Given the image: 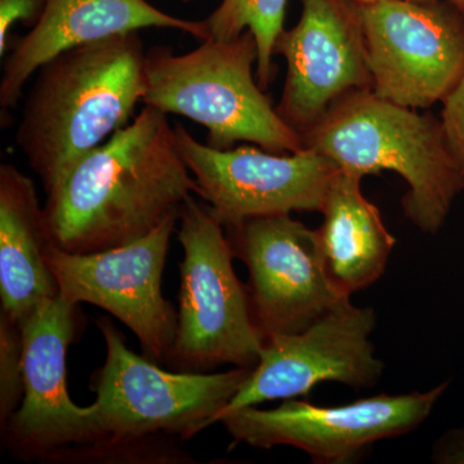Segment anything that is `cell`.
<instances>
[{
	"mask_svg": "<svg viewBox=\"0 0 464 464\" xmlns=\"http://www.w3.org/2000/svg\"><path fill=\"white\" fill-rule=\"evenodd\" d=\"M441 127L464 186V75L442 101Z\"/></svg>",
	"mask_w": 464,
	"mask_h": 464,
	"instance_id": "cell-20",
	"label": "cell"
},
{
	"mask_svg": "<svg viewBox=\"0 0 464 464\" xmlns=\"http://www.w3.org/2000/svg\"><path fill=\"white\" fill-rule=\"evenodd\" d=\"M375 324L373 308L353 306L347 297L304 332L266 338L258 364L217 422L235 409L307 396L322 382L372 389L384 371L371 341Z\"/></svg>",
	"mask_w": 464,
	"mask_h": 464,
	"instance_id": "cell-13",
	"label": "cell"
},
{
	"mask_svg": "<svg viewBox=\"0 0 464 464\" xmlns=\"http://www.w3.org/2000/svg\"><path fill=\"white\" fill-rule=\"evenodd\" d=\"M78 304L57 297L21 322L24 398L2 431L8 450L26 459L53 458L100 440L96 405L79 406L67 391V350L75 337Z\"/></svg>",
	"mask_w": 464,
	"mask_h": 464,
	"instance_id": "cell-12",
	"label": "cell"
},
{
	"mask_svg": "<svg viewBox=\"0 0 464 464\" xmlns=\"http://www.w3.org/2000/svg\"><path fill=\"white\" fill-rule=\"evenodd\" d=\"M362 179L338 168L320 209L323 224L316 234L323 265L341 297L377 282L396 244L380 209L362 195Z\"/></svg>",
	"mask_w": 464,
	"mask_h": 464,
	"instance_id": "cell-17",
	"label": "cell"
},
{
	"mask_svg": "<svg viewBox=\"0 0 464 464\" xmlns=\"http://www.w3.org/2000/svg\"><path fill=\"white\" fill-rule=\"evenodd\" d=\"M179 221L181 289L167 365L185 373H207L225 364L255 368L265 340L253 317L248 286L235 274L224 225L195 197L185 201Z\"/></svg>",
	"mask_w": 464,
	"mask_h": 464,
	"instance_id": "cell-6",
	"label": "cell"
},
{
	"mask_svg": "<svg viewBox=\"0 0 464 464\" xmlns=\"http://www.w3.org/2000/svg\"><path fill=\"white\" fill-rule=\"evenodd\" d=\"M362 14L377 96L429 109L463 78L464 18L448 0H386Z\"/></svg>",
	"mask_w": 464,
	"mask_h": 464,
	"instance_id": "cell-9",
	"label": "cell"
},
{
	"mask_svg": "<svg viewBox=\"0 0 464 464\" xmlns=\"http://www.w3.org/2000/svg\"><path fill=\"white\" fill-rule=\"evenodd\" d=\"M234 257L249 270V298L264 340L304 332L343 298L333 288L316 230L290 215L225 227Z\"/></svg>",
	"mask_w": 464,
	"mask_h": 464,
	"instance_id": "cell-14",
	"label": "cell"
},
{
	"mask_svg": "<svg viewBox=\"0 0 464 464\" xmlns=\"http://www.w3.org/2000/svg\"><path fill=\"white\" fill-rule=\"evenodd\" d=\"M357 5L365 7V5H377V3L386 2V0H353ZM414 2H435V0H414Z\"/></svg>",
	"mask_w": 464,
	"mask_h": 464,
	"instance_id": "cell-23",
	"label": "cell"
},
{
	"mask_svg": "<svg viewBox=\"0 0 464 464\" xmlns=\"http://www.w3.org/2000/svg\"><path fill=\"white\" fill-rule=\"evenodd\" d=\"M450 382L427 392L381 395L353 404L319 406L295 399L275 409L246 406L219 417L226 431L250 447L301 449L314 463L353 462L381 440L414 431L431 415Z\"/></svg>",
	"mask_w": 464,
	"mask_h": 464,
	"instance_id": "cell-7",
	"label": "cell"
},
{
	"mask_svg": "<svg viewBox=\"0 0 464 464\" xmlns=\"http://www.w3.org/2000/svg\"><path fill=\"white\" fill-rule=\"evenodd\" d=\"M47 0H0V56L9 51V36L16 24L33 27L44 11Z\"/></svg>",
	"mask_w": 464,
	"mask_h": 464,
	"instance_id": "cell-21",
	"label": "cell"
},
{
	"mask_svg": "<svg viewBox=\"0 0 464 464\" xmlns=\"http://www.w3.org/2000/svg\"><path fill=\"white\" fill-rule=\"evenodd\" d=\"M302 14L284 30L275 56L286 63L277 114L302 137L342 100L373 91L362 5L353 0H299Z\"/></svg>",
	"mask_w": 464,
	"mask_h": 464,
	"instance_id": "cell-11",
	"label": "cell"
},
{
	"mask_svg": "<svg viewBox=\"0 0 464 464\" xmlns=\"http://www.w3.org/2000/svg\"><path fill=\"white\" fill-rule=\"evenodd\" d=\"M52 240L35 183L12 164L0 167V298L18 322L57 297L47 264Z\"/></svg>",
	"mask_w": 464,
	"mask_h": 464,
	"instance_id": "cell-16",
	"label": "cell"
},
{
	"mask_svg": "<svg viewBox=\"0 0 464 464\" xmlns=\"http://www.w3.org/2000/svg\"><path fill=\"white\" fill-rule=\"evenodd\" d=\"M52 243L94 253L148 237L200 188L169 115L143 105L132 121L74 164L45 192Z\"/></svg>",
	"mask_w": 464,
	"mask_h": 464,
	"instance_id": "cell-1",
	"label": "cell"
},
{
	"mask_svg": "<svg viewBox=\"0 0 464 464\" xmlns=\"http://www.w3.org/2000/svg\"><path fill=\"white\" fill-rule=\"evenodd\" d=\"M448 2L450 3L464 18V0H448Z\"/></svg>",
	"mask_w": 464,
	"mask_h": 464,
	"instance_id": "cell-24",
	"label": "cell"
},
{
	"mask_svg": "<svg viewBox=\"0 0 464 464\" xmlns=\"http://www.w3.org/2000/svg\"><path fill=\"white\" fill-rule=\"evenodd\" d=\"M200 198L224 227L257 217L320 212L338 167L316 150L275 154L264 149L218 150L174 125Z\"/></svg>",
	"mask_w": 464,
	"mask_h": 464,
	"instance_id": "cell-10",
	"label": "cell"
},
{
	"mask_svg": "<svg viewBox=\"0 0 464 464\" xmlns=\"http://www.w3.org/2000/svg\"><path fill=\"white\" fill-rule=\"evenodd\" d=\"M179 216L142 239L94 253H69L52 244L47 264L58 295L74 304L108 311L132 331L143 353L166 364L179 314L161 292V277Z\"/></svg>",
	"mask_w": 464,
	"mask_h": 464,
	"instance_id": "cell-8",
	"label": "cell"
},
{
	"mask_svg": "<svg viewBox=\"0 0 464 464\" xmlns=\"http://www.w3.org/2000/svg\"><path fill=\"white\" fill-rule=\"evenodd\" d=\"M340 169L365 177L392 170L408 183L401 204L420 230L436 234L464 190L441 121L382 99L373 91L351 94L304 137Z\"/></svg>",
	"mask_w": 464,
	"mask_h": 464,
	"instance_id": "cell-4",
	"label": "cell"
},
{
	"mask_svg": "<svg viewBox=\"0 0 464 464\" xmlns=\"http://www.w3.org/2000/svg\"><path fill=\"white\" fill-rule=\"evenodd\" d=\"M24 342L21 323L0 311V427L5 429L24 398Z\"/></svg>",
	"mask_w": 464,
	"mask_h": 464,
	"instance_id": "cell-19",
	"label": "cell"
},
{
	"mask_svg": "<svg viewBox=\"0 0 464 464\" xmlns=\"http://www.w3.org/2000/svg\"><path fill=\"white\" fill-rule=\"evenodd\" d=\"M288 0H222L204 21L208 38L234 39L246 30L255 35L258 47L257 81L266 91L277 69L275 65V45L284 32ZM207 38V39H208Z\"/></svg>",
	"mask_w": 464,
	"mask_h": 464,
	"instance_id": "cell-18",
	"label": "cell"
},
{
	"mask_svg": "<svg viewBox=\"0 0 464 464\" xmlns=\"http://www.w3.org/2000/svg\"><path fill=\"white\" fill-rule=\"evenodd\" d=\"M150 27L179 30L200 41L208 38L204 21L172 16L148 0H47L38 23L5 54L2 110L16 108L29 79L57 54Z\"/></svg>",
	"mask_w": 464,
	"mask_h": 464,
	"instance_id": "cell-15",
	"label": "cell"
},
{
	"mask_svg": "<svg viewBox=\"0 0 464 464\" xmlns=\"http://www.w3.org/2000/svg\"><path fill=\"white\" fill-rule=\"evenodd\" d=\"M145 61L140 33H130L63 52L38 70L14 139L45 192L133 121Z\"/></svg>",
	"mask_w": 464,
	"mask_h": 464,
	"instance_id": "cell-3",
	"label": "cell"
},
{
	"mask_svg": "<svg viewBox=\"0 0 464 464\" xmlns=\"http://www.w3.org/2000/svg\"><path fill=\"white\" fill-rule=\"evenodd\" d=\"M258 47L246 30L234 39L208 38L188 53H146L142 105L203 125L218 150L249 142L275 154L298 152L304 139L277 114L259 87Z\"/></svg>",
	"mask_w": 464,
	"mask_h": 464,
	"instance_id": "cell-5",
	"label": "cell"
},
{
	"mask_svg": "<svg viewBox=\"0 0 464 464\" xmlns=\"http://www.w3.org/2000/svg\"><path fill=\"white\" fill-rule=\"evenodd\" d=\"M106 359L92 383L100 440L69 449L52 462H182L161 440H188L217 423L252 369L185 373L159 368L134 353L109 319L97 320Z\"/></svg>",
	"mask_w": 464,
	"mask_h": 464,
	"instance_id": "cell-2",
	"label": "cell"
},
{
	"mask_svg": "<svg viewBox=\"0 0 464 464\" xmlns=\"http://www.w3.org/2000/svg\"><path fill=\"white\" fill-rule=\"evenodd\" d=\"M431 459L438 464H464V424L448 430L436 440Z\"/></svg>",
	"mask_w": 464,
	"mask_h": 464,
	"instance_id": "cell-22",
	"label": "cell"
},
{
	"mask_svg": "<svg viewBox=\"0 0 464 464\" xmlns=\"http://www.w3.org/2000/svg\"><path fill=\"white\" fill-rule=\"evenodd\" d=\"M181 2H183V3H188V2H191V0H181Z\"/></svg>",
	"mask_w": 464,
	"mask_h": 464,
	"instance_id": "cell-25",
	"label": "cell"
}]
</instances>
